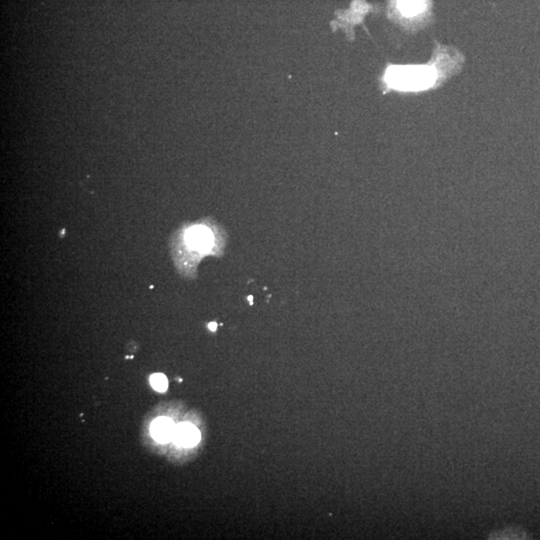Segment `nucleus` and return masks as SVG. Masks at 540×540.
Returning a JSON list of instances; mask_svg holds the SVG:
<instances>
[{
	"label": "nucleus",
	"instance_id": "0eeeda50",
	"mask_svg": "<svg viewBox=\"0 0 540 540\" xmlns=\"http://www.w3.org/2000/svg\"><path fill=\"white\" fill-rule=\"evenodd\" d=\"M208 327H209V329H210V330H212V331H215V330H216V328H217V324H216L215 322H211V323H209V325H208Z\"/></svg>",
	"mask_w": 540,
	"mask_h": 540
},
{
	"label": "nucleus",
	"instance_id": "f03ea898",
	"mask_svg": "<svg viewBox=\"0 0 540 540\" xmlns=\"http://www.w3.org/2000/svg\"><path fill=\"white\" fill-rule=\"evenodd\" d=\"M213 234L205 226H194L186 233V241L190 248L205 254L213 247Z\"/></svg>",
	"mask_w": 540,
	"mask_h": 540
},
{
	"label": "nucleus",
	"instance_id": "423d86ee",
	"mask_svg": "<svg viewBox=\"0 0 540 540\" xmlns=\"http://www.w3.org/2000/svg\"><path fill=\"white\" fill-rule=\"evenodd\" d=\"M150 383L152 387L159 392H165L168 387V381L166 376L161 373L153 374L150 377Z\"/></svg>",
	"mask_w": 540,
	"mask_h": 540
},
{
	"label": "nucleus",
	"instance_id": "39448f33",
	"mask_svg": "<svg viewBox=\"0 0 540 540\" xmlns=\"http://www.w3.org/2000/svg\"><path fill=\"white\" fill-rule=\"evenodd\" d=\"M397 7L403 16L414 17L424 10L425 0H397Z\"/></svg>",
	"mask_w": 540,
	"mask_h": 540
},
{
	"label": "nucleus",
	"instance_id": "7ed1b4c3",
	"mask_svg": "<svg viewBox=\"0 0 540 540\" xmlns=\"http://www.w3.org/2000/svg\"><path fill=\"white\" fill-rule=\"evenodd\" d=\"M173 440L181 446H194L200 440V432L190 423H180L176 425Z\"/></svg>",
	"mask_w": 540,
	"mask_h": 540
},
{
	"label": "nucleus",
	"instance_id": "f257e3e1",
	"mask_svg": "<svg viewBox=\"0 0 540 540\" xmlns=\"http://www.w3.org/2000/svg\"><path fill=\"white\" fill-rule=\"evenodd\" d=\"M434 65H389L383 81L390 89L402 92H418L433 86L438 79Z\"/></svg>",
	"mask_w": 540,
	"mask_h": 540
},
{
	"label": "nucleus",
	"instance_id": "20e7f679",
	"mask_svg": "<svg viewBox=\"0 0 540 540\" xmlns=\"http://www.w3.org/2000/svg\"><path fill=\"white\" fill-rule=\"evenodd\" d=\"M175 428H176V424H174V422L171 419L160 417L155 421H153V423L151 424L150 431H151L152 437L155 440L161 443H164V442L173 440Z\"/></svg>",
	"mask_w": 540,
	"mask_h": 540
}]
</instances>
